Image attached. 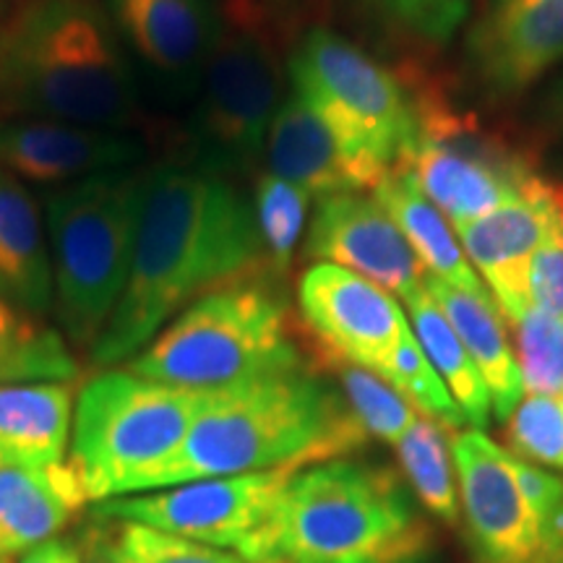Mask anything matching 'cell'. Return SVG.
Masks as SVG:
<instances>
[{
	"label": "cell",
	"mask_w": 563,
	"mask_h": 563,
	"mask_svg": "<svg viewBox=\"0 0 563 563\" xmlns=\"http://www.w3.org/2000/svg\"><path fill=\"white\" fill-rule=\"evenodd\" d=\"M553 563H563V553H561V555H559V559H555Z\"/></svg>",
	"instance_id": "ab89813d"
},
{
	"label": "cell",
	"mask_w": 563,
	"mask_h": 563,
	"mask_svg": "<svg viewBox=\"0 0 563 563\" xmlns=\"http://www.w3.org/2000/svg\"><path fill=\"white\" fill-rule=\"evenodd\" d=\"M464 256L511 323L530 306L532 256L563 243V180L532 175L517 199L456 230Z\"/></svg>",
	"instance_id": "4fadbf2b"
},
{
	"label": "cell",
	"mask_w": 563,
	"mask_h": 563,
	"mask_svg": "<svg viewBox=\"0 0 563 563\" xmlns=\"http://www.w3.org/2000/svg\"><path fill=\"white\" fill-rule=\"evenodd\" d=\"M0 5H3V0H0Z\"/></svg>",
	"instance_id": "b9f144b4"
},
{
	"label": "cell",
	"mask_w": 563,
	"mask_h": 563,
	"mask_svg": "<svg viewBox=\"0 0 563 563\" xmlns=\"http://www.w3.org/2000/svg\"><path fill=\"white\" fill-rule=\"evenodd\" d=\"M298 308L327 361L371 373L382 371L394 347L412 332L407 311L389 290L334 264L302 272Z\"/></svg>",
	"instance_id": "7c38bea8"
},
{
	"label": "cell",
	"mask_w": 563,
	"mask_h": 563,
	"mask_svg": "<svg viewBox=\"0 0 563 563\" xmlns=\"http://www.w3.org/2000/svg\"><path fill=\"white\" fill-rule=\"evenodd\" d=\"M376 376H382L386 384L402 394L422 418H431L433 422H439V426L449 428V431L454 433L467 426L460 405L454 402L446 384H443L439 373L433 371L431 361H428L426 352L420 350V344L415 340L412 332L394 347V352L386 357L382 371H378Z\"/></svg>",
	"instance_id": "f546056e"
},
{
	"label": "cell",
	"mask_w": 563,
	"mask_h": 563,
	"mask_svg": "<svg viewBox=\"0 0 563 563\" xmlns=\"http://www.w3.org/2000/svg\"><path fill=\"white\" fill-rule=\"evenodd\" d=\"M452 456L460 509L477 563H553L522 490L509 452L483 431H456Z\"/></svg>",
	"instance_id": "5bb4252c"
},
{
	"label": "cell",
	"mask_w": 563,
	"mask_h": 563,
	"mask_svg": "<svg viewBox=\"0 0 563 563\" xmlns=\"http://www.w3.org/2000/svg\"><path fill=\"white\" fill-rule=\"evenodd\" d=\"M207 394L175 389L131 371H108L84 386L70 426V467L89 501L136 496L191 431Z\"/></svg>",
	"instance_id": "ba28073f"
},
{
	"label": "cell",
	"mask_w": 563,
	"mask_h": 563,
	"mask_svg": "<svg viewBox=\"0 0 563 563\" xmlns=\"http://www.w3.org/2000/svg\"><path fill=\"white\" fill-rule=\"evenodd\" d=\"M431 532L386 467L329 460L298 470L243 563H412Z\"/></svg>",
	"instance_id": "277c9868"
},
{
	"label": "cell",
	"mask_w": 563,
	"mask_h": 563,
	"mask_svg": "<svg viewBox=\"0 0 563 563\" xmlns=\"http://www.w3.org/2000/svg\"><path fill=\"white\" fill-rule=\"evenodd\" d=\"M74 426L68 384H0V467L63 462Z\"/></svg>",
	"instance_id": "cb8c5ba5"
},
{
	"label": "cell",
	"mask_w": 563,
	"mask_h": 563,
	"mask_svg": "<svg viewBox=\"0 0 563 563\" xmlns=\"http://www.w3.org/2000/svg\"><path fill=\"white\" fill-rule=\"evenodd\" d=\"M274 282L249 277L201 295L133 357L129 371L211 394L302 368L290 311Z\"/></svg>",
	"instance_id": "5b68a950"
},
{
	"label": "cell",
	"mask_w": 563,
	"mask_h": 563,
	"mask_svg": "<svg viewBox=\"0 0 563 563\" xmlns=\"http://www.w3.org/2000/svg\"><path fill=\"white\" fill-rule=\"evenodd\" d=\"M84 501L87 490L70 462L0 467V559L58 538Z\"/></svg>",
	"instance_id": "ffe728a7"
},
{
	"label": "cell",
	"mask_w": 563,
	"mask_h": 563,
	"mask_svg": "<svg viewBox=\"0 0 563 563\" xmlns=\"http://www.w3.org/2000/svg\"><path fill=\"white\" fill-rule=\"evenodd\" d=\"M144 154V141L131 131L47 118H0V167L21 183L63 188L95 175L131 170Z\"/></svg>",
	"instance_id": "e0dca14e"
},
{
	"label": "cell",
	"mask_w": 563,
	"mask_h": 563,
	"mask_svg": "<svg viewBox=\"0 0 563 563\" xmlns=\"http://www.w3.org/2000/svg\"><path fill=\"white\" fill-rule=\"evenodd\" d=\"M249 277H269L253 203L228 178L194 165L154 167L129 279L91 361L102 368L133 361L183 308Z\"/></svg>",
	"instance_id": "6da1fadb"
},
{
	"label": "cell",
	"mask_w": 563,
	"mask_h": 563,
	"mask_svg": "<svg viewBox=\"0 0 563 563\" xmlns=\"http://www.w3.org/2000/svg\"><path fill=\"white\" fill-rule=\"evenodd\" d=\"M0 118L141 123L136 70L102 0H24L0 21Z\"/></svg>",
	"instance_id": "7a4b0ae2"
},
{
	"label": "cell",
	"mask_w": 563,
	"mask_h": 563,
	"mask_svg": "<svg viewBox=\"0 0 563 563\" xmlns=\"http://www.w3.org/2000/svg\"><path fill=\"white\" fill-rule=\"evenodd\" d=\"M0 298L42 319L53 308V258L40 203L0 167Z\"/></svg>",
	"instance_id": "44dd1931"
},
{
	"label": "cell",
	"mask_w": 563,
	"mask_h": 563,
	"mask_svg": "<svg viewBox=\"0 0 563 563\" xmlns=\"http://www.w3.org/2000/svg\"><path fill=\"white\" fill-rule=\"evenodd\" d=\"M467 58L493 95H522L563 63V0H488L467 34Z\"/></svg>",
	"instance_id": "ac0fdd59"
},
{
	"label": "cell",
	"mask_w": 563,
	"mask_h": 563,
	"mask_svg": "<svg viewBox=\"0 0 563 563\" xmlns=\"http://www.w3.org/2000/svg\"><path fill=\"white\" fill-rule=\"evenodd\" d=\"M527 295L532 308L563 319V243L534 253L527 269Z\"/></svg>",
	"instance_id": "d590c367"
},
{
	"label": "cell",
	"mask_w": 563,
	"mask_h": 563,
	"mask_svg": "<svg viewBox=\"0 0 563 563\" xmlns=\"http://www.w3.org/2000/svg\"><path fill=\"white\" fill-rule=\"evenodd\" d=\"M129 55L175 95H199L222 30L220 0H102Z\"/></svg>",
	"instance_id": "2e32d148"
},
{
	"label": "cell",
	"mask_w": 563,
	"mask_h": 563,
	"mask_svg": "<svg viewBox=\"0 0 563 563\" xmlns=\"http://www.w3.org/2000/svg\"><path fill=\"white\" fill-rule=\"evenodd\" d=\"M0 563H11V559H0Z\"/></svg>",
	"instance_id": "60d3db41"
},
{
	"label": "cell",
	"mask_w": 563,
	"mask_h": 563,
	"mask_svg": "<svg viewBox=\"0 0 563 563\" xmlns=\"http://www.w3.org/2000/svg\"><path fill=\"white\" fill-rule=\"evenodd\" d=\"M285 81L287 63L269 13L256 0H224L222 30L194 110L191 165L220 178L251 173L264 157Z\"/></svg>",
	"instance_id": "9c48e42d"
},
{
	"label": "cell",
	"mask_w": 563,
	"mask_h": 563,
	"mask_svg": "<svg viewBox=\"0 0 563 563\" xmlns=\"http://www.w3.org/2000/svg\"><path fill=\"white\" fill-rule=\"evenodd\" d=\"M365 431L342 394L298 368L207 394L175 454L141 481L139 493L173 485L300 470L355 452ZM136 493V496H139Z\"/></svg>",
	"instance_id": "3957f363"
},
{
	"label": "cell",
	"mask_w": 563,
	"mask_h": 563,
	"mask_svg": "<svg viewBox=\"0 0 563 563\" xmlns=\"http://www.w3.org/2000/svg\"><path fill=\"white\" fill-rule=\"evenodd\" d=\"M76 373V357L55 329L0 298V384H68Z\"/></svg>",
	"instance_id": "484cf974"
},
{
	"label": "cell",
	"mask_w": 563,
	"mask_h": 563,
	"mask_svg": "<svg viewBox=\"0 0 563 563\" xmlns=\"http://www.w3.org/2000/svg\"><path fill=\"white\" fill-rule=\"evenodd\" d=\"M399 167L454 230L517 199L538 175L525 152L483 133L433 91L418 95V136Z\"/></svg>",
	"instance_id": "30bf717a"
},
{
	"label": "cell",
	"mask_w": 563,
	"mask_h": 563,
	"mask_svg": "<svg viewBox=\"0 0 563 563\" xmlns=\"http://www.w3.org/2000/svg\"><path fill=\"white\" fill-rule=\"evenodd\" d=\"M302 253L316 264L342 266L402 302L426 287L428 272L418 253L368 194H340L316 203Z\"/></svg>",
	"instance_id": "9a60e30c"
},
{
	"label": "cell",
	"mask_w": 563,
	"mask_h": 563,
	"mask_svg": "<svg viewBox=\"0 0 563 563\" xmlns=\"http://www.w3.org/2000/svg\"><path fill=\"white\" fill-rule=\"evenodd\" d=\"M287 84L340 141L365 191L402 165L418 136V91L344 34L311 26L287 55Z\"/></svg>",
	"instance_id": "52a82bcc"
},
{
	"label": "cell",
	"mask_w": 563,
	"mask_h": 563,
	"mask_svg": "<svg viewBox=\"0 0 563 563\" xmlns=\"http://www.w3.org/2000/svg\"><path fill=\"white\" fill-rule=\"evenodd\" d=\"M394 449H397L399 467L412 490L418 493L420 504L446 525H454L460 519V498L454 488L456 470L452 441L443 435L439 422L420 415L410 431L394 443Z\"/></svg>",
	"instance_id": "4316f807"
},
{
	"label": "cell",
	"mask_w": 563,
	"mask_h": 563,
	"mask_svg": "<svg viewBox=\"0 0 563 563\" xmlns=\"http://www.w3.org/2000/svg\"><path fill=\"white\" fill-rule=\"evenodd\" d=\"M407 319H410L412 334L418 340L420 350L431 361L433 371L439 373L441 382L446 384L449 394L454 402L460 405L464 420L475 428V431H485L490 426V391L485 386L481 371L464 350V344L441 308L435 306L431 292L422 287L412 300L405 302Z\"/></svg>",
	"instance_id": "d4e9b609"
},
{
	"label": "cell",
	"mask_w": 563,
	"mask_h": 563,
	"mask_svg": "<svg viewBox=\"0 0 563 563\" xmlns=\"http://www.w3.org/2000/svg\"><path fill=\"white\" fill-rule=\"evenodd\" d=\"M426 290L431 292L435 306L452 323L464 350L470 352L477 371H481L483 382L490 391L493 415L506 422L514 407L522 402L525 384L498 302L490 295H470L456 290V287L431 277V274L426 277Z\"/></svg>",
	"instance_id": "7402d4cb"
},
{
	"label": "cell",
	"mask_w": 563,
	"mask_h": 563,
	"mask_svg": "<svg viewBox=\"0 0 563 563\" xmlns=\"http://www.w3.org/2000/svg\"><path fill=\"white\" fill-rule=\"evenodd\" d=\"M266 173L292 183L308 196L365 194L355 167L344 157L340 141L329 125L316 115L292 89L285 91V100L274 112L272 129L266 133Z\"/></svg>",
	"instance_id": "d6986e66"
},
{
	"label": "cell",
	"mask_w": 563,
	"mask_h": 563,
	"mask_svg": "<svg viewBox=\"0 0 563 563\" xmlns=\"http://www.w3.org/2000/svg\"><path fill=\"white\" fill-rule=\"evenodd\" d=\"M394 37L418 47H446L470 16V0H355Z\"/></svg>",
	"instance_id": "4dcf8cb0"
},
{
	"label": "cell",
	"mask_w": 563,
	"mask_h": 563,
	"mask_svg": "<svg viewBox=\"0 0 563 563\" xmlns=\"http://www.w3.org/2000/svg\"><path fill=\"white\" fill-rule=\"evenodd\" d=\"M81 563H118L112 553V538L102 527H91L81 538Z\"/></svg>",
	"instance_id": "74e56055"
},
{
	"label": "cell",
	"mask_w": 563,
	"mask_h": 563,
	"mask_svg": "<svg viewBox=\"0 0 563 563\" xmlns=\"http://www.w3.org/2000/svg\"><path fill=\"white\" fill-rule=\"evenodd\" d=\"M545 115L551 118V123L555 125V129L563 131V76L553 84L551 91H548Z\"/></svg>",
	"instance_id": "f35d334b"
},
{
	"label": "cell",
	"mask_w": 563,
	"mask_h": 563,
	"mask_svg": "<svg viewBox=\"0 0 563 563\" xmlns=\"http://www.w3.org/2000/svg\"><path fill=\"white\" fill-rule=\"evenodd\" d=\"M511 329L525 391L563 394V319L527 308Z\"/></svg>",
	"instance_id": "1f68e13d"
},
{
	"label": "cell",
	"mask_w": 563,
	"mask_h": 563,
	"mask_svg": "<svg viewBox=\"0 0 563 563\" xmlns=\"http://www.w3.org/2000/svg\"><path fill=\"white\" fill-rule=\"evenodd\" d=\"M509 464L514 481H517L527 506H530L534 522L540 527L548 553L555 561L563 553V477L534 467L532 462L519 460L511 452Z\"/></svg>",
	"instance_id": "e575fe53"
},
{
	"label": "cell",
	"mask_w": 563,
	"mask_h": 563,
	"mask_svg": "<svg viewBox=\"0 0 563 563\" xmlns=\"http://www.w3.org/2000/svg\"><path fill=\"white\" fill-rule=\"evenodd\" d=\"M112 553L118 563H243L238 555L209 548L154 527L123 522L112 534Z\"/></svg>",
	"instance_id": "836d02e7"
},
{
	"label": "cell",
	"mask_w": 563,
	"mask_h": 563,
	"mask_svg": "<svg viewBox=\"0 0 563 563\" xmlns=\"http://www.w3.org/2000/svg\"><path fill=\"white\" fill-rule=\"evenodd\" d=\"M298 470L209 477L162 488L144 496H123L97 504L95 514L118 522H136L194 543L235 551L238 559L262 534L282 493Z\"/></svg>",
	"instance_id": "8fae6325"
},
{
	"label": "cell",
	"mask_w": 563,
	"mask_h": 563,
	"mask_svg": "<svg viewBox=\"0 0 563 563\" xmlns=\"http://www.w3.org/2000/svg\"><path fill=\"white\" fill-rule=\"evenodd\" d=\"M141 167L70 183L47 196L55 313L76 347L100 340L129 279L144 203Z\"/></svg>",
	"instance_id": "8992f818"
},
{
	"label": "cell",
	"mask_w": 563,
	"mask_h": 563,
	"mask_svg": "<svg viewBox=\"0 0 563 563\" xmlns=\"http://www.w3.org/2000/svg\"><path fill=\"white\" fill-rule=\"evenodd\" d=\"M251 203L258 238H262L266 272L274 279L287 277L295 262V251L306 241L311 196L277 175L264 173L256 180Z\"/></svg>",
	"instance_id": "83f0119b"
},
{
	"label": "cell",
	"mask_w": 563,
	"mask_h": 563,
	"mask_svg": "<svg viewBox=\"0 0 563 563\" xmlns=\"http://www.w3.org/2000/svg\"><path fill=\"white\" fill-rule=\"evenodd\" d=\"M402 230L407 243L418 253L422 269L431 277L446 282L456 290L470 295H490L483 279L477 277L473 264L464 256L460 235L452 222L433 207V201L420 191L412 173L407 167H394L386 178L371 191ZM493 298V295H490Z\"/></svg>",
	"instance_id": "603a6c76"
},
{
	"label": "cell",
	"mask_w": 563,
	"mask_h": 563,
	"mask_svg": "<svg viewBox=\"0 0 563 563\" xmlns=\"http://www.w3.org/2000/svg\"><path fill=\"white\" fill-rule=\"evenodd\" d=\"M327 365L340 376L342 399L347 402L352 418L357 420L365 435L382 439L394 446L420 418V412L407 402L402 394L376 373L340 361H327Z\"/></svg>",
	"instance_id": "f1b7e54d"
},
{
	"label": "cell",
	"mask_w": 563,
	"mask_h": 563,
	"mask_svg": "<svg viewBox=\"0 0 563 563\" xmlns=\"http://www.w3.org/2000/svg\"><path fill=\"white\" fill-rule=\"evenodd\" d=\"M19 563H81V545L68 538H53L26 551Z\"/></svg>",
	"instance_id": "8d00e7d4"
},
{
	"label": "cell",
	"mask_w": 563,
	"mask_h": 563,
	"mask_svg": "<svg viewBox=\"0 0 563 563\" xmlns=\"http://www.w3.org/2000/svg\"><path fill=\"white\" fill-rule=\"evenodd\" d=\"M506 443L519 460L563 470V394H527L506 420Z\"/></svg>",
	"instance_id": "d6a6232c"
}]
</instances>
